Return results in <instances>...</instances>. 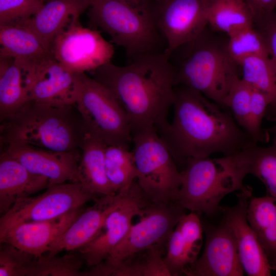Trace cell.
Instances as JSON below:
<instances>
[{
	"label": "cell",
	"mask_w": 276,
	"mask_h": 276,
	"mask_svg": "<svg viewBox=\"0 0 276 276\" xmlns=\"http://www.w3.org/2000/svg\"><path fill=\"white\" fill-rule=\"evenodd\" d=\"M251 101L247 132L257 144L265 137L262 130V123L267 106L272 104L270 98L263 92L251 87Z\"/></svg>",
	"instance_id": "obj_37"
},
{
	"label": "cell",
	"mask_w": 276,
	"mask_h": 276,
	"mask_svg": "<svg viewBox=\"0 0 276 276\" xmlns=\"http://www.w3.org/2000/svg\"><path fill=\"white\" fill-rule=\"evenodd\" d=\"M92 0H48L24 25L33 30L50 47L53 39L64 29L79 21Z\"/></svg>",
	"instance_id": "obj_23"
},
{
	"label": "cell",
	"mask_w": 276,
	"mask_h": 276,
	"mask_svg": "<svg viewBox=\"0 0 276 276\" xmlns=\"http://www.w3.org/2000/svg\"><path fill=\"white\" fill-rule=\"evenodd\" d=\"M91 72L120 103L132 134L149 127L158 132L168 125L175 99V70L164 52L137 57L124 66L109 62Z\"/></svg>",
	"instance_id": "obj_2"
},
{
	"label": "cell",
	"mask_w": 276,
	"mask_h": 276,
	"mask_svg": "<svg viewBox=\"0 0 276 276\" xmlns=\"http://www.w3.org/2000/svg\"><path fill=\"white\" fill-rule=\"evenodd\" d=\"M254 25L263 35L270 58L276 68V9L256 19Z\"/></svg>",
	"instance_id": "obj_38"
},
{
	"label": "cell",
	"mask_w": 276,
	"mask_h": 276,
	"mask_svg": "<svg viewBox=\"0 0 276 276\" xmlns=\"http://www.w3.org/2000/svg\"><path fill=\"white\" fill-rule=\"evenodd\" d=\"M107 177L115 192L127 190L136 180V168L133 151L120 145H105Z\"/></svg>",
	"instance_id": "obj_29"
},
{
	"label": "cell",
	"mask_w": 276,
	"mask_h": 276,
	"mask_svg": "<svg viewBox=\"0 0 276 276\" xmlns=\"http://www.w3.org/2000/svg\"><path fill=\"white\" fill-rule=\"evenodd\" d=\"M210 0H155L153 12L169 58L180 47L199 37L208 24Z\"/></svg>",
	"instance_id": "obj_12"
},
{
	"label": "cell",
	"mask_w": 276,
	"mask_h": 276,
	"mask_svg": "<svg viewBox=\"0 0 276 276\" xmlns=\"http://www.w3.org/2000/svg\"><path fill=\"white\" fill-rule=\"evenodd\" d=\"M210 1H211V0H210Z\"/></svg>",
	"instance_id": "obj_43"
},
{
	"label": "cell",
	"mask_w": 276,
	"mask_h": 276,
	"mask_svg": "<svg viewBox=\"0 0 276 276\" xmlns=\"http://www.w3.org/2000/svg\"><path fill=\"white\" fill-rule=\"evenodd\" d=\"M191 48L175 70V85L196 90L222 106L234 81L237 64L226 50L203 43L199 36L188 43Z\"/></svg>",
	"instance_id": "obj_7"
},
{
	"label": "cell",
	"mask_w": 276,
	"mask_h": 276,
	"mask_svg": "<svg viewBox=\"0 0 276 276\" xmlns=\"http://www.w3.org/2000/svg\"><path fill=\"white\" fill-rule=\"evenodd\" d=\"M52 56L75 73L92 72L111 62L114 54L111 43L99 30L85 28L79 21L60 33L50 44Z\"/></svg>",
	"instance_id": "obj_10"
},
{
	"label": "cell",
	"mask_w": 276,
	"mask_h": 276,
	"mask_svg": "<svg viewBox=\"0 0 276 276\" xmlns=\"http://www.w3.org/2000/svg\"><path fill=\"white\" fill-rule=\"evenodd\" d=\"M245 150L219 158L188 159L176 202L186 210L209 216L221 211L219 204L226 195L250 188L243 185L248 174Z\"/></svg>",
	"instance_id": "obj_4"
},
{
	"label": "cell",
	"mask_w": 276,
	"mask_h": 276,
	"mask_svg": "<svg viewBox=\"0 0 276 276\" xmlns=\"http://www.w3.org/2000/svg\"><path fill=\"white\" fill-rule=\"evenodd\" d=\"M248 174L259 179L266 194L276 199V144L268 147L254 144L246 149Z\"/></svg>",
	"instance_id": "obj_30"
},
{
	"label": "cell",
	"mask_w": 276,
	"mask_h": 276,
	"mask_svg": "<svg viewBox=\"0 0 276 276\" xmlns=\"http://www.w3.org/2000/svg\"><path fill=\"white\" fill-rule=\"evenodd\" d=\"M75 105L86 132L106 144L129 147L132 134L124 109L110 89L85 73L80 74Z\"/></svg>",
	"instance_id": "obj_8"
},
{
	"label": "cell",
	"mask_w": 276,
	"mask_h": 276,
	"mask_svg": "<svg viewBox=\"0 0 276 276\" xmlns=\"http://www.w3.org/2000/svg\"><path fill=\"white\" fill-rule=\"evenodd\" d=\"M80 74L66 68L52 55L35 63L30 75L29 101L75 105Z\"/></svg>",
	"instance_id": "obj_17"
},
{
	"label": "cell",
	"mask_w": 276,
	"mask_h": 276,
	"mask_svg": "<svg viewBox=\"0 0 276 276\" xmlns=\"http://www.w3.org/2000/svg\"><path fill=\"white\" fill-rule=\"evenodd\" d=\"M40 1H42L44 3V1H45V0H40Z\"/></svg>",
	"instance_id": "obj_42"
},
{
	"label": "cell",
	"mask_w": 276,
	"mask_h": 276,
	"mask_svg": "<svg viewBox=\"0 0 276 276\" xmlns=\"http://www.w3.org/2000/svg\"><path fill=\"white\" fill-rule=\"evenodd\" d=\"M135 180L125 191L119 206L107 217L99 234L79 248L81 258L90 267L106 259L124 239L136 216H142L151 203Z\"/></svg>",
	"instance_id": "obj_13"
},
{
	"label": "cell",
	"mask_w": 276,
	"mask_h": 276,
	"mask_svg": "<svg viewBox=\"0 0 276 276\" xmlns=\"http://www.w3.org/2000/svg\"><path fill=\"white\" fill-rule=\"evenodd\" d=\"M83 260L72 252L61 257L42 255L35 257L27 276H83Z\"/></svg>",
	"instance_id": "obj_33"
},
{
	"label": "cell",
	"mask_w": 276,
	"mask_h": 276,
	"mask_svg": "<svg viewBox=\"0 0 276 276\" xmlns=\"http://www.w3.org/2000/svg\"><path fill=\"white\" fill-rule=\"evenodd\" d=\"M4 152L11 156L31 172L47 177L49 186L78 182L81 149L56 151L17 142L2 143Z\"/></svg>",
	"instance_id": "obj_14"
},
{
	"label": "cell",
	"mask_w": 276,
	"mask_h": 276,
	"mask_svg": "<svg viewBox=\"0 0 276 276\" xmlns=\"http://www.w3.org/2000/svg\"><path fill=\"white\" fill-rule=\"evenodd\" d=\"M40 0H0V25H22L41 8Z\"/></svg>",
	"instance_id": "obj_36"
},
{
	"label": "cell",
	"mask_w": 276,
	"mask_h": 276,
	"mask_svg": "<svg viewBox=\"0 0 276 276\" xmlns=\"http://www.w3.org/2000/svg\"><path fill=\"white\" fill-rule=\"evenodd\" d=\"M162 245H157L121 262L102 261L90 267L84 276H171L163 256Z\"/></svg>",
	"instance_id": "obj_25"
},
{
	"label": "cell",
	"mask_w": 276,
	"mask_h": 276,
	"mask_svg": "<svg viewBox=\"0 0 276 276\" xmlns=\"http://www.w3.org/2000/svg\"><path fill=\"white\" fill-rule=\"evenodd\" d=\"M49 185V179L34 174L4 152L0 155V214L7 213L20 198L30 196Z\"/></svg>",
	"instance_id": "obj_21"
},
{
	"label": "cell",
	"mask_w": 276,
	"mask_h": 276,
	"mask_svg": "<svg viewBox=\"0 0 276 276\" xmlns=\"http://www.w3.org/2000/svg\"><path fill=\"white\" fill-rule=\"evenodd\" d=\"M251 188L237 194V203L221 206L223 220L235 236L240 262L244 272L249 276H269L272 271L257 236L247 219Z\"/></svg>",
	"instance_id": "obj_16"
},
{
	"label": "cell",
	"mask_w": 276,
	"mask_h": 276,
	"mask_svg": "<svg viewBox=\"0 0 276 276\" xmlns=\"http://www.w3.org/2000/svg\"><path fill=\"white\" fill-rule=\"evenodd\" d=\"M254 15L255 20L276 9V0H242Z\"/></svg>",
	"instance_id": "obj_39"
},
{
	"label": "cell",
	"mask_w": 276,
	"mask_h": 276,
	"mask_svg": "<svg viewBox=\"0 0 276 276\" xmlns=\"http://www.w3.org/2000/svg\"><path fill=\"white\" fill-rule=\"evenodd\" d=\"M125 191L102 196L95 204L79 215L67 230L49 247L47 254L57 255L63 251L79 249L100 233L108 215L120 204Z\"/></svg>",
	"instance_id": "obj_19"
},
{
	"label": "cell",
	"mask_w": 276,
	"mask_h": 276,
	"mask_svg": "<svg viewBox=\"0 0 276 276\" xmlns=\"http://www.w3.org/2000/svg\"><path fill=\"white\" fill-rule=\"evenodd\" d=\"M185 210L176 202H152L141 216L140 221L132 224L126 236L103 261L117 263L153 246L164 244L186 214Z\"/></svg>",
	"instance_id": "obj_11"
},
{
	"label": "cell",
	"mask_w": 276,
	"mask_h": 276,
	"mask_svg": "<svg viewBox=\"0 0 276 276\" xmlns=\"http://www.w3.org/2000/svg\"><path fill=\"white\" fill-rule=\"evenodd\" d=\"M205 243L201 256L184 274L190 276H242L244 271L240 261L233 232L223 220L218 225L202 223Z\"/></svg>",
	"instance_id": "obj_15"
},
{
	"label": "cell",
	"mask_w": 276,
	"mask_h": 276,
	"mask_svg": "<svg viewBox=\"0 0 276 276\" xmlns=\"http://www.w3.org/2000/svg\"><path fill=\"white\" fill-rule=\"evenodd\" d=\"M248 222L256 233L272 270H276V199L266 195L250 197Z\"/></svg>",
	"instance_id": "obj_27"
},
{
	"label": "cell",
	"mask_w": 276,
	"mask_h": 276,
	"mask_svg": "<svg viewBox=\"0 0 276 276\" xmlns=\"http://www.w3.org/2000/svg\"><path fill=\"white\" fill-rule=\"evenodd\" d=\"M251 87L240 77L233 82L223 100L226 107L238 124L247 132L251 101Z\"/></svg>",
	"instance_id": "obj_34"
},
{
	"label": "cell",
	"mask_w": 276,
	"mask_h": 276,
	"mask_svg": "<svg viewBox=\"0 0 276 276\" xmlns=\"http://www.w3.org/2000/svg\"><path fill=\"white\" fill-rule=\"evenodd\" d=\"M136 181L152 202H176L182 175L157 129L149 127L132 133Z\"/></svg>",
	"instance_id": "obj_6"
},
{
	"label": "cell",
	"mask_w": 276,
	"mask_h": 276,
	"mask_svg": "<svg viewBox=\"0 0 276 276\" xmlns=\"http://www.w3.org/2000/svg\"><path fill=\"white\" fill-rule=\"evenodd\" d=\"M130 2H132L136 4H142L144 3H149L154 0H127Z\"/></svg>",
	"instance_id": "obj_40"
},
{
	"label": "cell",
	"mask_w": 276,
	"mask_h": 276,
	"mask_svg": "<svg viewBox=\"0 0 276 276\" xmlns=\"http://www.w3.org/2000/svg\"><path fill=\"white\" fill-rule=\"evenodd\" d=\"M35 62L0 56V121L29 101L30 77Z\"/></svg>",
	"instance_id": "obj_22"
},
{
	"label": "cell",
	"mask_w": 276,
	"mask_h": 276,
	"mask_svg": "<svg viewBox=\"0 0 276 276\" xmlns=\"http://www.w3.org/2000/svg\"><path fill=\"white\" fill-rule=\"evenodd\" d=\"M153 2L136 4L127 0H92L88 9L89 22L91 28L107 33L123 48L129 61L164 52L160 45L165 40L155 19Z\"/></svg>",
	"instance_id": "obj_5"
},
{
	"label": "cell",
	"mask_w": 276,
	"mask_h": 276,
	"mask_svg": "<svg viewBox=\"0 0 276 276\" xmlns=\"http://www.w3.org/2000/svg\"><path fill=\"white\" fill-rule=\"evenodd\" d=\"M273 132H274V139H273V143L276 144V125H275L274 128H273Z\"/></svg>",
	"instance_id": "obj_41"
},
{
	"label": "cell",
	"mask_w": 276,
	"mask_h": 276,
	"mask_svg": "<svg viewBox=\"0 0 276 276\" xmlns=\"http://www.w3.org/2000/svg\"><path fill=\"white\" fill-rule=\"evenodd\" d=\"M241 79L250 87L266 94L276 105V68L272 61L260 56H251L239 64Z\"/></svg>",
	"instance_id": "obj_31"
},
{
	"label": "cell",
	"mask_w": 276,
	"mask_h": 276,
	"mask_svg": "<svg viewBox=\"0 0 276 276\" xmlns=\"http://www.w3.org/2000/svg\"><path fill=\"white\" fill-rule=\"evenodd\" d=\"M95 195L78 182L49 186L36 197L17 200L0 219V235L16 224L43 221L61 216L82 206Z\"/></svg>",
	"instance_id": "obj_9"
},
{
	"label": "cell",
	"mask_w": 276,
	"mask_h": 276,
	"mask_svg": "<svg viewBox=\"0 0 276 276\" xmlns=\"http://www.w3.org/2000/svg\"><path fill=\"white\" fill-rule=\"evenodd\" d=\"M35 257L11 244H1L0 276H27Z\"/></svg>",
	"instance_id": "obj_35"
},
{
	"label": "cell",
	"mask_w": 276,
	"mask_h": 276,
	"mask_svg": "<svg viewBox=\"0 0 276 276\" xmlns=\"http://www.w3.org/2000/svg\"><path fill=\"white\" fill-rule=\"evenodd\" d=\"M203 232L202 223L196 212L186 214L178 221L167 240L164 257L171 275L184 273L198 259Z\"/></svg>",
	"instance_id": "obj_20"
},
{
	"label": "cell",
	"mask_w": 276,
	"mask_h": 276,
	"mask_svg": "<svg viewBox=\"0 0 276 276\" xmlns=\"http://www.w3.org/2000/svg\"><path fill=\"white\" fill-rule=\"evenodd\" d=\"M1 123V143L17 142L56 151L79 149L86 132L75 104L29 101Z\"/></svg>",
	"instance_id": "obj_3"
},
{
	"label": "cell",
	"mask_w": 276,
	"mask_h": 276,
	"mask_svg": "<svg viewBox=\"0 0 276 276\" xmlns=\"http://www.w3.org/2000/svg\"><path fill=\"white\" fill-rule=\"evenodd\" d=\"M207 20L214 29L228 35L255 23L253 14L242 0L210 1Z\"/></svg>",
	"instance_id": "obj_28"
},
{
	"label": "cell",
	"mask_w": 276,
	"mask_h": 276,
	"mask_svg": "<svg viewBox=\"0 0 276 276\" xmlns=\"http://www.w3.org/2000/svg\"><path fill=\"white\" fill-rule=\"evenodd\" d=\"M228 36L226 51L237 64L251 56H260L271 60L265 40L255 25L240 29Z\"/></svg>",
	"instance_id": "obj_32"
},
{
	"label": "cell",
	"mask_w": 276,
	"mask_h": 276,
	"mask_svg": "<svg viewBox=\"0 0 276 276\" xmlns=\"http://www.w3.org/2000/svg\"><path fill=\"white\" fill-rule=\"evenodd\" d=\"M0 56L37 62L51 56L38 35L26 25H0Z\"/></svg>",
	"instance_id": "obj_26"
},
{
	"label": "cell",
	"mask_w": 276,
	"mask_h": 276,
	"mask_svg": "<svg viewBox=\"0 0 276 276\" xmlns=\"http://www.w3.org/2000/svg\"><path fill=\"white\" fill-rule=\"evenodd\" d=\"M175 87L172 122L158 132L176 163L229 155L257 144L231 112L200 93L183 85Z\"/></svg>",
	"instance_id": "obj_1"
},
{
	"label": "cell",
	"mask_w": 276,
	"mask_h": 276,
	"mask_svg": "<svg viewBox=\"0 0 276 276\" xmlns=\"http://www.w3.org/2000/svg\"><path fill=\"white\" fill-rule=\"evenodd\" d=\"M105 145L98 137L86 132L80 146L81 156L78 167L79 182L95 195L117 194L107 176Z\"/></svg>",
	"instance_id": "obj_24"
},
{
	"label": "cell",
	"mask_w": 276,
	"mask_h": 276,
	"mask_svg": "<svg viewBox=\"0 0 276 276\" xmlns=\"http://www.w3.org/2000/svg\"><path fill=\"white\" fill-rule=\"evenodd\" d=\"M83 211L80 208L51 220L16 224L0 235V243L11 244L36 257L41 256Z\"/></svg>",
	"instance_id": "obj_18"
}]
</instances>
